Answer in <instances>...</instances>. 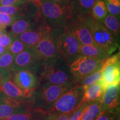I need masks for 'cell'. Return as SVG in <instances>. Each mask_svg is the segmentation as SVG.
Segmentation results:
<instances>
[{
  "mask_svg": "<svg viewBox=\"0 0 120 120\" xmlns=\"http://www.w3.org/2000/svg\"><path fill=\"white\" fill-rule=\"evenodd\" d=\"M102 70L101 68L89 76H87L82 79L78 85H81L82 86H90L98 82L102 79Z\"/></svg>",
  "mask_w": 120,
  "mask_h": 120,
  "instance_id": "cell-26",
  "label": "cell"
},
{
  "mask_svg": "<svg viewBox=\"0 0 120 120\" xmlns=\"http://www.w3.org/2000/svg\"><path fill=\"white\" fill-rule=\"evenodd\" d=\"M103 60L97 58L79 56L69 64L70 72L78 85L82 79L102 68Z\"/></svg>",
  "mask_w": 120,
  "mask_h": 120,
  "instance_id": "cell-7",
  "label": "cell"
},
{
  "mask_svg": "<svg viewBox=\"0 0 120 120\" xmlns=\"http://www.w3.org/2000/svg\"><path fill=\"white\" fill-rule=\"evenodd\" d=\"M0 92L16 101L32 105L34 97H31L19 89L12 80L11 77L4 78L0 82Z\"/></svg>",
  "mask_w": 120,
  "mask_h": 120,
  "instance_id": "cell-14",
  "label": "cell"
},
{
  "mask_svg": "<svg viewBox=\"0 0 120 120\" xmlns=\"http://www.w3.org/2000/svg\"><path fill=\"white\" fill-rule=\"evenodd\" d=\"M83 98V86L75 85L61 95L44 114H61L74 112L81 105Z\"/></svg>",
  "mask_w": 120,
  "mask_h": 120,
  "instance_id": "cell-6",
  "label": "cell"
},
{
  "mask_svg": "<svg viewBox=\"0 0 120 120\" xmlns=\"http://www.w3.org/2000/svg\"><path fill=\"white\" fill-rule=\"evenodd\" d=\"M64 27H54L49 34L39 42L34 48L42 63V67L49 64L60 57L58 49V38Z\"/></svg>",
  "mask_w": 120,
  "mask_h": 120,
  "instance_id": "cell-5",
  "label": "cell"
},
{
  "mask_svg": "<svg viewBox=\"0 0 120 120\" xmlns=\"http://www.w3.org/2000/svg\"><path fill=\"white\" fill-rule=\"evenodd\" d=\"M120 85L109 86L103 92L101 100L103 112L119 107Z\"/></svg>",
  "mask_w": 120,
  "mask_h": 120,
  "instance_id": "cell-17",
  "label": "cell"
},
{
  "mask_svg": "<svg viewBox=\"0 0 120 120\" xmlns=\"http://www.w3.org/2000/svg\"><path fill=\"white\" fill-rule=\"evenodd\" d=\"M25 2L23 0H0V6H17Z\"/></svg>",
  "mask_w": 120,
  "mask_h": 120,
  "instance_id": "cell-34",
  "label": "cell"
},
{
  "mask_svg": "<svg viewBox=\"0 0 120 120\" xmlns=\"http://www.w3.org/2000/svg\"><path fill=\"white\" fill-rule=\"evenodd\" d=\"M89 30L94 44L109 56L119 47L117 37L105 27L101 21L94 19L91 15L81 16Z\"/></svg>",
  "mask_w": 120,
  "mask_h": 120,
  "instance_id": "cell-2",
  "label": "cell"
},
{
  "mask_svg": "<svg viewBox=\"0 0 120 120\" xmlns=\"http://www.w3.org/2000/svg\"><path fill=\"white\" fill-rule=\"evenodd\" d=\"M7 51H8V50H7L6 49H5V48L3 47L2 45H0V56L3 55L4 53H5Z\"/></svg>",
  "mask_w": 120,
  "mask_h": 120,
  "instance_id": "cell-38",
  "label": "cell"
},
{
  "mask_svg": "<svg viewBox=\"0 0 120 120\" xmlns=\"http://www.w3.org/2000/svg\"><path fill=\"white\" fill-rule=\"evenodd\" d=\"M27 48L26 45L24 44L18 37H16L12 42L8 51L15 57L21 53Z\"/></svg>",
  "mask_w": 120,
  "mask_h": 120,
  "instance_id": "cell-27",
  "label": "cell"
},
{
  "mask_svg": "<svg viewBox=\"0 0 120 120\" xmlns=\"http://www.w3.org/2000/svg\"><path fill=\"white\" fill-rule=\"evenodd\" d=\"M11 76V73L8 72H5L0 68V82L4 78L10 77Z\"/></svg>",
  "mask_w": 120,
  "mask_h": 120,
  "instance_id": "cell-35",
  "label": "cell"
},
{
  "mask_svg": "<svg viewBox=\"0 0 120 120\" xmlns=\"http://www.w3.org/2000/svg\"><path fill=\"white\" fill-rule=\"evenodd\" d=\"M11 79L15 85L28 96L34 97L36 91L41 85L38 75L28 70H19L11 73Z\"/></svg>",
  "mask_w": 120,
  "mask_h": 120,
  "instance_id": "cell-9",
  "label": "cell"
},
{
  "mask_svg": "<svg viewBox=\"0 0 120 120\" xmlns=\"http://www.w3.org/2000/svg\"><path fill=\"white\" fill-rule=\"evenodd\" d=\"M73 5L75 16L90 15L91 10L96 0H71Z\"/></svg>",
  "mask_w": 120,
  "mask_h": 120,
  "instance_id": "cell-20",
  "label": "cell"
},
{
  "mask_svg": "<svg viewBox=\"0 0 120 120\" xmlns=\"http://www.w3.org/2000/svg\"><path fill=\"white\" fill-rule=\"evenodd\" d=\"M89 103V102H82L81 105L79 106V108L73 112V113L71 115V117L70 118L69 120H79L85 109Z\"/></svg>",
  "mask_w": 120,
  "mask_h": 120,
  "instance_id": "cell-32",
  "label": "cell"
},
{
  "mask_svg": "<svg viewBox=\"0 0 120 120\" xmlns=\"http://www.w3.org/2000/svg\"><path fill=\"white\" fill-rule=\"evenodd\" d=\"M107 1L108 2L112 4H115L116 6H120V0H104Z\"/></svg>",
  "mask_w": 120,
  "mask_h": 120,
  "instance_id": "cell-37",
  "label": "cell"
},
{
  "mask_svg": "<svg viewBox=\"0 0 120 120\" xmlns=\"http://www.w3.org/2000/svg\"><path fill=\"white\" fill-rule=\"evenodd\" d=\"M47 1H52V2H64V1H69L71 0H47Z\"/></svg>",
  "mask_w": 120,
  "mask_h": 120,
  "instance_id": "cell-39",
  "label": "cell"
},
{
  "mask_svg": "<svg viewBox=\"0 0 120 120\" xmlns=\"http://www.w3.org/2000/svg\"><path fill=\"white\" fill-rule=\"evenodd\" d=\"M24 2H29V3H32L36 5H37V6L40 7L41 5V0H23Z\"/></svg>",
  "mask_w": 120,
  "mask_h": 120,
  "instance_id": "cell-36",
  "label": "cell"
},
{
  "mask_svg": "<svg viewBox=\"0 0 120 120\" xmlns=\"http://www.w3.org/2000/svg\"><path fill=\"white\" fill-rule=\"evenodd\" d=\"M80 45L73 34L64 30L58 38V49L60 57L68 64H71L80 56Z\"/></svg>",
  "mask_w": 120,
  "mask_h": 120,
  "instance_id": "cell-11",
  "label": "cell"
},
{
  "mask_svg": "<svg viewBox=\"0 0 120 120\" xmlns=\"http://www.w3.org/2000/svg\"><path fill=\"white\" fill-rule=\"evenodd\" d=\"M73 113V112L61 114L45 113L43 114L40 120H69Z\"/></svg>",
  "mask_w": 120,
  "mask_h": 120,
  "instance_id": "cell-29",
  "label": "cell"
},
{
  "mask_svg": "<svg viewBox=\"0 0 120 120\" xmlns=\"http://www.w3.org/2000/svg\"><path fill=\"white\" fill-rule=\"evenodd\" d=\"M38 75L41 83H47L61 86L77 85L70 72L68 64L61 58L43 66Z\"/></svg>",
  "mask_w": 120,
  "mask_h": 120,
  "instance_id": "cell-3",
  "label": "cell"
},
{
  "mask_svg": "<svg viewBox=\"0 0 120 120\" xmlns=\"http://www.w3.org/2000/svg\"><path fill=\"white\" fill-rule=\"evenodd\" d=\"M39 7L40 15L47 24L53 27L65 28L67 22L73 13L72 1L64 2H52L41 0Z\"/></svg>",
  "mask_w": 120,
  "mask_h": 120,
  "instance_id": "cell-1",
  "label": "cell"
},
{
  "mask_svg": "<svg viewBox=\"0 0 120 120\" xmlns=\"http://www.w3.org/2000/svg\"><path fill=\"white\" fill-rule=\"evenodd\" d=\"M42 67V63L34 47H28L15 56L11 73L19 70H28L37 75Z\"/></svg>",
  "mask_w": 120,
  "mask_h": 120,
  "instance_id": "cell-10",
  "label": "cell"
},
{
  "mask_svg": "<svg viewBox=\"0 0 120 120\" xmlns=\"http://www.w3.org/2000/svg\"><path fill=\"white\" fill-rule=\"evenodd\" d=\"M53 27L45 21L36 27L22 33L17 37L27 47H33L49 34Z\"/></svg>",
  "mask_w": 120,
  "mask_h": 120,
  "instance_id": "cell-15",
  "label": "cell"
},
{
  "mask_svg": "<svg viewBox=\"0 0 120 120\" xmlns=\"http://www.w3.org/2000/svg\"><path fill=\"white\" fill-rule=\"evenodd\" d=\"M94 120H120V107L105 111Z\"/></svg>",
  "mask_w": 120,
  "mask_h": 120,
  "instance_id": "cell-28",
  "label": "cell"
},
{
  "mask_svg": "<svg viewBox=\"0 0 120 120\" xmlns=\"http://www.w3.org/2000/svg\"><path fill=\"white\" fill-rule=\"evenodd\" d=\"M64 30L73 34L80 45H96L81 16L72 15L71 19L67 22Z\"/></svg>",
  "mask_w": 120,
  "mask_h": 120,
  "instance_id": "cell-12",
  "label": "cell"
},
{
  "mask_svg": "<svg viewBox=\"0 0 120 120\" xmlns=\"http://www.w3.org/2000/svg\"><path fill=\"white\" fill-rule=\"evenodd\" d=\"M33 110L32 105L16 101L0 92V119L12 114L26 113Z\"/></svg>",
  "mask_w": 120,
  "mask_h": 120,
  "instance_id": "cell-13",
  "label": "cell"
},
{
  "mask_svg": "<svg viewBox=\"0 0 120 120\" xmlns=\"http://www.w3.org/2000/svg\"><path fill=\"white\" fill-rule=\"evenodd\" d=\"M4 30H6V29H4V28H1V27H0V34H1V33H2L3 31H4Z\"/></svg>",
  "mask_w": 120,
  "mask_h": 120,
  "instance_id": "cell-40",
  "label": "cell"
},
{
  "mask_svg": "<svg viewBox=\"0 0 120 120\" xmlns=\"http://www.w3.org/2000/svg\"><path fill=\"white\" fill-rule=\"evenodd\" d=\"M83 98L82 102H92L93 101H101L105 90L99 82L88 86H83Z\"/></svg>",
  "mask_w": 120,
  "mask_h": 120,
  "instance_id": "cell-18",
  "label": "cell"
},
{
  "mask_svg": "<svg viewBox=\"0 0 120 120\" xmlns=\"http://www.w3.org/2000/svg\"><path fill=\"white\" fill-rule=\"evenodd\" d=\"M106 4L104 0H96L92 7L90 15L94 19L102 21L108 14Z\"/></svg>",
  "mask_w": 120,
  "mask_h": 120,
  "instance_id": "cell-22",
  "label": "cell"
},
{
  "mask_svg": "<svg viewBox=\"0 0 120 120\" xmlns=\"http://www.w3.org/2000/svg\"><path fill=\"white\" fill-rule=\"evenodd\" d=\"M43 114L34 109L32 111L26 113L12 114L0 120H40Z\"/></svg>",
  "mask_w": 120,
  "mask_h": 120,
  "instance_id": "cell-24",
  "label": "cell"
},
{
  "mask_svg": "<svg viewBox=\"0 0 120 120\" xmlns=\"http://www.w3.org/2000/svg\"><path fill=\"white\" fill-rule=\"evenodd\" d=\"M120 18L108 13L106 17L101 21L103 25L116 37H118L120 31Z\"/></svg>",
  "mask_w": 120,
  "mask_h": 120,
  "instance_id": "cell-23",
  "label": "cell"
},
{
  "mask_svg": "<svg viewBox=\"0 0 120 120\" xmlns=\"http://www.w3.org/2000/svg\"><path fill=\"white\" fill-rule=\"evenodd\" d=\"M102 112L101 101H93L87 106L79 120H94Z\"/></svg>",
  "mask_w": 120,
  "mask_h": 120,
  "instance_id": "cell-21",
  "label": "cell"
},
{
  "mask_svg": "<svg viewBox=\"0 0 120 120\" xmlns=\"http://www.w3.org/2000/svg\"><path fill=\"white\" fill-rule=\"evenodd\" d=\"M15 57L7 51L5 53L0 56V68L3 71L11 73Z\"/></svg>",
  "mask_w": 120,
  "mask_h": 120,
  "instance_id": "cell-25",
  "label": "cell"
},
{
  "mask_svg": "<svg viewBox=\"0 0 120 120\" xmlns=\"http://www.w3.org/2000/svg\"><path fill=\"white\" fill-rule=\"evenodd\" d=\"M14 38V37L11 34L7 32L6 30H4L0 34V45L8 50L9 47L11 46Z\"/></svg>",
  "mask_w": 120,
  "mask_h": 120,
  "instance_id": "cell-30",
  "label": "cell"
},
{
  "mask_svg": "<svg viewBox=\"0 0 120 120\" xmlns=\"http://www.w3.org/2000/svg\"><path fill=\"white\" fill-rule=\"evenodd\" d=\"M44 22L41 15L34 18L17 19L11 25L9 34L16 38L22 33L36 27Z\"/></svg>",
  "mask_w": 120,
  "mask_h": 120,
  "instance_id": "cell-16",
  "label": "cell"
},
{
  "mask_svg": "<svg viewBox=\"0 0 120 120\" xmlns=\"http://www.w3.org/2000/svg\"><path fill=\"white\" fill-rule=\"evenodd\" d=\"M120 52H118L103 60L102 77L98 82L105 90L109 86L120 84Z\"/></svg>",
  "mask_w": 120,
  "mask_h": 120,
  "instance_id": "cell-8",
  "label": "cell"
},
{
  "mask_svg": "<svg viewBox=\"0 0 120 120\" xmlns=\"http://www.w3.org/2000/svg\"><path fill=\"white\" fill-rule=\"evenodd\" d=\"M79 55L97 58L102 60L106 59L109 57L107 54L100 47L92 45H81L79 46Z\"/></svg>",
  "mask_w": 120,
  "mask_h": 120,
  "instance_id": "cell-19",
  "label": "cell"
},
{
  "mask_svg": "<svg viewBox=\"0 0 120 120\" xmlns=\"http://www.w3.org/2000/svg\"><path fill=\"white\" fill-rule=\"evenodd\" d=\"M105 2L106 4V6H107L108 13H109V14L113 15L114 16L120 18V6L112 4L106 1H105Z\"/></svg>",
  "mask_w": 120,
  "mask_h": 120,
  "instance_id": "cell-33",
  "label": "cell"
},
{
  "mask_svg": "<svg viewBox=\"0 0 120 120\" xmlns=\"http://www.w3.org/2000/svg\"><path fill=\"white\" fill-rule=\"evenodd\" d=\"M17 19L14 16H11L5 13H0V27L1 28L6 29L8 26H11V25Z\"/></svg>",
  "mask_w": 120,
  "mask_h": 120,
  "instance_id": "cell-31",
  "label": "cell"
},
{
  "mask_svg": "<svg viewBox=\"0 0 120 120\" xmlns=\"http://www.w3.org/2000/svg\"><path fill=\"white\" fill-rule=\"evenodd\" d=\"M74 86L41 83L34 94L33 109L44 114L61 95Z\"/></svg>",
  "mask_w": 120,
  "mask_h": 120,
  "instance_id": "cell-4",
  "label": "cell"
}]
</instances>
